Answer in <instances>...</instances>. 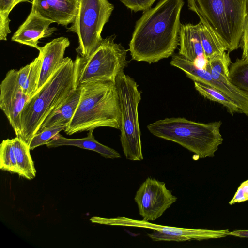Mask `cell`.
Segmentation results:
<instances>
[{
    "instance_id": "6da1fadb",
    "label": "cell",
    "mask_w": 248,
    "mask_h": 248,
    "mask_svg": "<svg viewBox=\"0 0 248 248\" xmlns=\"http://www.w3.org/2000/svg\"><path fill=\"white\" fill-rule=\"evenodd\" d=\"M183 0H161L136 22L129 44L132 59L149 64L172 56L179 45Z\"/></svg>"
},
{
    "instance_id": "7a4b0ae2",
    "label": "cell",
    "mask_w": 248,
    "mask_h": 248,
    "mask_svg": "<svg viewBox=\"0 0 248 248\" xmlns=\"http://www.w3.org/2000/svg\"><path fill=\"white\" fill-rule=\"evenodd\" d=\"M76 59H64L42 88L30 97L20 115L22 136L29 145L45 119L59 107L79 86Z\"/></svg>"
},
{
    "instance_id": "3957f363",
    "label": "cell",
    "mask_w": 248,
    "mask_h": 248,
    "mask_svg": "<svg viewBox=\"0 0 248 248\" xmlns=\"http://www.w3.org/2000/svg\"><path fill=\"white\" fill-rule=\"evenodd\" d=\"M79 101L75 112L64 129L68 135L100 127L120 129L121 108L115 84L112 82L79 85Z\"/></svg>"
},
{
    "instance_id": "277c9868",
    "label": "cell",
    "mask_w": 248,
    "mask_h": 248,
    "mask_svg": "<svg viewBox=\"0 0 248 248\" xmlns=\"http://www.w3.org/2000/svg\"><path fill=\"white\" fill-rule=\"evenodd\" d=\"M221 121L202 123L182 117L166 118L147 125L153 135L174 142L199 158L213 157L223 139Z\"/></svg>"
},
{
    "instance_id": "5b68a950",
    "label": "cell",
    "mask_w": 248,
    "mask_h": 248,
    "mask_svg": "<svg viewBox=\"0 0 248 248\" xmlns=\"http://www.w3.org/2000/svg\"><path fill=\"white\" fill-rule=\"evenodd\" d=\"M248 0H188V8L217 35L230 52L240 46Z\"/></svg>"
},
{
    "instance_id": "8992f818",
    "label": "cell",
    "mask_w": 248,
    "mask_h": 248,
    "mask_svg": "<svg viewBox=\"0 0 248 248\" xmlns=\"http://www.w3.org/2000/svg\"><path fill=\"white\" fill-rule=\"evenodd\" d=\"M115 85L121 108L120 141L128 160L143 159L139 116L138 105L141 92L135 80L124 72L117 77Z\"/></svg>"
},
{
    "instance_id": "52a82bcc",
    "label": "cell",
    "mask_w": 248,
    "mask_h": 248,
    "mask_svg": "<svg viewBox=\"0 0 248 248\" xmlns=\"http://www.w3.org/2000/svg\"><path fill=\"white\" fill-rule=\"evenodd\" d=\"M115 35L103 39L89 56L77 55L79 85L86 83L112 82L124 72L128 61L127 52L120 43L115 42Z\"/></svg>"
},
{
    "instance_id": "ba28073f",
    "label": "cell",
    "mask_w": 248,
    "mask_h": 248,
    "mask_svg": "<svg viewBox=\"0 0 248 248\" xmlns=\"http://www.w3.org/2000/svg\"><path fill=\"white\" fill-rule=\"evenodd\" d=\"M114 9L108 0H80L77 15L67 31L78 35L79 46L76 50L80 56H89L99 46L103 28Z\"/></svg>"
},
{
    "instance_id": "9c48e42d",
    "label": "cell",
    "mask_w": 248,
    "mask_h": 248,
    "mask_svg": "<svg viewBox=\"0 0 248 248\" xmlns=\"http://www.w3.org/2000/svg\"><path fill=\"white\" fill-rule=\"evenodd\" d=\"M92 223L109 226L137 227L153 230L147 235L153 241L184 242L220 238L229 235L228 229L211 230L190 229L171 227L153 223L144 220H137L118 216L104 218L93 216L90 218Z\"/></svg>"
},
{
    "instance_id": "30bf717a",
    "label": "cell",
    "mask_w": 248,
    "mask_h": 248,
    "mask_svg": "<svg viewBox=\"0 0 248 248\" xmlns=\"http://www.w3.org/2000/svg\"><path fill=\"white\" fill-rule=\"evenodd\" d=\"M177 200L165 182L151 177L140 185L134 197L142 220L150 222L162 216Z\"/></svg>"
},
{
    "instance_id": "8fae6325",
    "label": "cell",
    "mask_w": 248,
    "mask_h": 248,
    "mask_svg": "<svg viewBox=\"0 0 248 248\" xmlns=\"http://www.w3.org/2000/svg\"><path fill=\"white\" fill-rule=\"evenodd\" d=\"M17 71H8L0 84V108L5 114L16 136L21 138V113L30 97L25 95L17 79Z\"/></svg>"
},
{
    "instance_id": "7c38bea8",
    "label": "cell",
    "mask_w": 248,
    "mask_h": 248,
    "mask_svg": "<svg viewBox=\"0 0 248 248\" xmlns=\"http://www.w3.org/2000/svg\"><path fill=\"white\" fill-rule=\"evenodd\" d=\"M80 0H32L31 10L53 23L67 26L77 15Z\"/></svg>"
},
{
    "instance_id": "4fadbf2b",
    "label": "cell",
    "mask_w": 248,
    "mask_h": 248,
    "mask_svg": "<svg viewBox=\"0 0 248 248\" xmlns=\"http://www.w3.org/2000/svg\"><path fill=\"white\" fill-rule=\"evenodd\" d=\"M53 22L45 19L31 10L25 21L14 33L11 40L36 48L38 50L39 40L50 36L56 30L50 28Z\"/></svg>"
},
{
    "instance_id": "5bb4252c",
    "label": "cell",
    "mask_w": 248,
    "mask_h": 248,
    "mask_svg": "<svg viewBox=\"0 0 248 248\" xmlns=\"http://www.w3.org/2000/svg\"><path fill=\"white\" fill-rule=\"evenodd\" d=\"M70 44L68 38L60 37L40 47L39 54L42 58V67L36 93L42 88L62 63L65 51Z\"/></svg>"
},
{
    "instance_id": "9a60e30c",
    "label": "cell",
    "mask_w": 248,
    "mask_h": 248,
    "mask_svg": "<svg viewBox=\"0 0 248 248\" xmlns=\"http://www.w3.org/2000/svg\"><path fill=\"white\" fill-rule=\"evenodd\" d=\"M178 54L195 64L204 68L207 60L202 45L199 24H182L179 32Z\"/></svg>"
},
{
    "instance_id": "2e32d148",
    "label": "cell",
    "mask_w": 248,
    "mask_h": 248,
    "mask_svg": "<svg viewBox=\"0 0 248 248\" xmlns=\"http://www.w3.org/2000/svg\"><path fill=\"white\" fill-rule=\"evenodd\" d=\"M93 130H89L86 137L79 139H69L58 133L46 143L48 148L62 146H74L99 153L106 158L115 159L121 157L120 153L114 149L97 141L93 135Z\"/></svg>"
},
{
    "instance_id": "e0dca14e",
    "label": "cell",
    "mask_w": 248,
    "mask_h": 248,
    "mask_svg": "<svg viewBox=\"0 0 248 248\" xmlns=\"http://www.w3.org/2000/svg\"><path fill=\"white\" fill-rule=\"evenodd\" d=\"M80 96V89L78 86L63 103L53 111L45 119L36 134L53 126L65 125L66 126L75 112Z\"/></svg>"
},
{
    "instance_id": "ac0fdd59",
    "label": "cell",
    "mask_w": 248,
    "mask_h": 248,
    "mask_svg": "<svg viewBox=\"0 0 248 248\" xmlns=\"http://www.w3.org/2000/svg\"><path fill=\"white\" fill-rule=\"evenodd\" d=\"M41 67L42 58L39 54L30 63L17 71L18 83L24 93L30 98L37 91Z\"/></svg>"
},
{
    "instance_id": "d6986e66",
    "label": "cell",
    "mask_w": 248,
    "mask_h": 248,
    "mask_svg": "<svg viewBox=\"0 0 248 248\" xmlns=\"http://www.w3.org/2000/svg\"><path fill=\"white\" fill-rule=\"evenodd\" d=\"M199 24L201 41L207 61L228 51L225 44L209 26L202 21Z\"/></svg>"
},
{
    "instance_id": "ffe728a7",
    "label": "cell",
    "mask_w": 248,
    "mask_h": 248,
    "mask_svg": "<svg viewBox=\"0 0 248 248\" xmlns=\"http://www.w3.org/2000/svg\"><path fill=\"white\" fill-rule=\"evenodd\" d=\"M11 141L21 176L29 180L34 178L36 171L30 154L29 145L17 136L12 139Z\"/></svg>"
},
{
    "instance_id": "44dd1931",
    "label": "cell",
    "mask_w": 248,
    "mask_h": 248,
    "mask_svg": "<svg viewBox=\"0 0 248 248\" xmlns=\"http://www.w3.org/2000/svg\"><path fill=\"white\" fill-rule=\"evenodd\" d=\"M194 87L204 98L216 102L225 107L232 115L234 113H242L238 105L222 92L204 83L194 81Z\"/></svg>"
},
{
    "instance_id": "7402d4cb",
    "label": "cell",
    "mask_w": 248,
    "mask_h": 248,
    "mask_svg": "<svg viewBox=\"0 0 248 248\" xmlns=\"http://www.w3.org/2000/svg\"><path fill=\"white\" fill-rule=\"evenodd\" d=\"M228 79L248 95V59H237L229 67Z\"/></svg>"
},
{
    "instance_id": "603a6c76",
    "label": "cell",
    "mask_w": 248,
    "mask_h": 248,
    "mask_svg": "<svg viewBox=\"0 0 248 248\" xmlns=\"http://www.w3.org/2000/svg\"><path fill=\"white\" fill-rule=\"evenodd\" d=\"M0 168L3 170L18 174L21 176L11 139L2 140L0 145Z\"/></svg>"
},
{
    "instance_id": "cb8c5ba5",
    "label": "cell",
    "mask_w": 248,
    "mask_h": 248,
    "mask_svg": "<svg viewBox=\"0 0 248 248\" xmlns=\"http://www.w3.org/2000/svg\"><path fill=\"white\" fill-rule=\"evenodd\" d=\"M21 2H31L29 0H0V40L6 41L11 32L9 15L13 8Z\"/></svg>"
},
{
    "instance_id": "d4e9b609",
    "label": "cell",
    "mask_w": 248,
    "mask_h": 248,
    "mask_svg": "<svg viewBox=\"0 0 248 248\" xmlns=\"http://www.w3.org/2000/svg\"><path fill=\"white\" fill-rule=\"evenodd\" d=\"M229 52L222 55L216 56L207 61L204 68L210 72H217L228 77L231 63Z\"/></svg>"
},
{
    "instance_id": "484cf974",
    "label": "cell",
    "mask_w": 248,
    "mask_h": 248,
    "mask_svg": "<svg viewBox=\"0 0 248 248\" xmlns=\"http://www.w3.org/2000/svg\"><path fill=\"white\" fill-rule=\"evenodd\" d=\"M65 127V125L53 126L36 134L33 137L29 144L30 150H33L38 146L46 144L60 132L64 130Z\"/></svg>"
},
{
    "instance_id": "4316f807",
    "label": "cell",
    "mask_w": 248,
    "mask_h": 248,
    "mask_svg": "<svg viewBox=\"0 0 248 248\" xmlns=\"http://www.w3.org/2000/svg\"><path fill=\"white\" fill-rule=\"evenodd\" d=\"M127 8L137 12L146 11L151 8L152 5L157 0H120Z\"/></svg>"
},
{
    "instance_id": "83f0119b",
    "label": "cell",
    "mask_w": 248,
    "mask_h": 248,
    "mask_svg": "<svg viewBox=\"0 0 248 248\" xmlns=\"http://www.w3.org/2000/svg\"><path fill=\"white\" fill-rule=\"evenodd\" d=\"M248 200V180L243 182L239 186L232 199L229 202L230 205L245 202Z\"/></svg>"
},
{
    "instance_id": "f1b7e54d",
    "label": "cell",
    "mask_w": 248,
    "mask_h": 248,
    "mask_svg": "<svg viewBox=\"0 0 248 248\" xmlns=\"http://www.w3.org/2000/svg\"><path fill=\"white\" fill-rule=\"evenodd\" d=\"M241 45L242 49L241 58L248 59V19H245Z\"/></svg>"
},
{
    "instance_id": "f546056e",
    "label": "cell",
    "mask_w": 248,
    "mask_h": 248,
    "mask_svg": "<svg viewBox=\"0 0 248 248\" xmlns=\"http://www.w3.org/2000/svg\"><path fill=\"white\" fill-rule=\"evenodd\" d=\"M229 235H232L242 238H248V230H235L230 232Z\"/></svg>"
},
{
    "instance_id": "4dcf8cb0",
    "label": "cell",
    "mask_w": 248,
    "mask_h": 248,
    "mask_svg": "<svg viewBox=\"0 0 248 248\" xmlns=\"http://www.w3.org/2000/svg\"><path fill=\"white\" fill-rule=\"evenodd\" d=\"M248 19V0L247 3V16L246 17V19Z\"/></svg>"
}]
</instances>
